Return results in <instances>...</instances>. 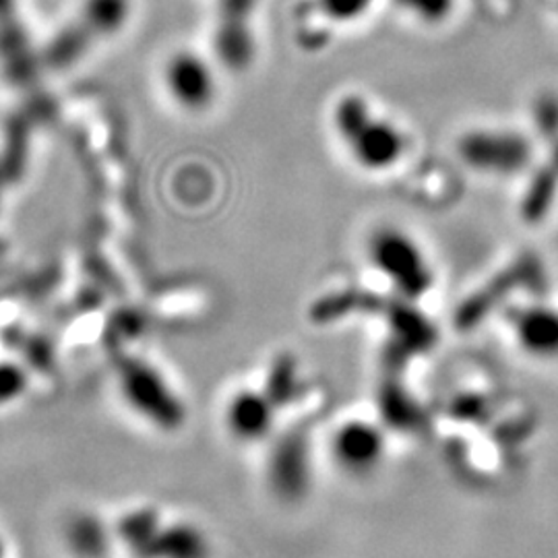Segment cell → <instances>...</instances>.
<instances>
[{
  "label": "cell",
  "instance_id": "obj_1",
  "mask_svg": "<svg viewBox=\"0 0 558 558\" xmlns=\"http://www.w3.org/2000/svg\"><path fill=\"white\" fill-rule=\"evenodd\" d=\"M333 126L350 160L366 172L391 170L405 154L403 131L356 94L336 104Z\"/></svg>",
  "mask_w": 558,
  "mask_h": 558
},
{
  "label": "cell",
  "instance_id": "obj_2",
  "mask_svg": "<svg viewBox=\"0 0 558 558\" xmlns=\"http://www.w3.org/2000/svg\"><path fill=\"white\" fill-rule=\"evenodd\" d=\"M168 96L186 112L207 110L218 94V81L209 62L189 50L172 54L163 69Z\"/></svg>",
  "mask_w": 558,
  "mask_h": 558
},
{
  "label": "cell",
  "instance_id": "obj_3",
  "mask_svg": "<svg viewBox=\"0 0 558 558\" xmlns=\"http://www.w3.org/2000/svg\"><path fill=\"white\" fill-rule=\"evenodd\" d=\"M527 145L509 133H476L463 143L461 156L480 170H518L525 160Z\"/></svg>",
  "mask_w": 558,
  "mask_h": 558
},
{
  "label": "cell",
  "instance_id": "obj_4",
  "mask_svg": "<svg viewBox=\"0 0 558 558\" xmlns=\"http://www.w3.org/2000/svg\"><path fill=\"white\" fill-rule=\"evenodd\" d=\"M122 387H124L126 399L145 416L156 420H168L170 416V408H172L170 399L163 391L160 379L154 375V371L140 364H131L124 371Z\"/></svg>",
  "mask_w": 558,
  "mask_h": 558
},
{
  "label": "cell",
  "instance_id": "obj_5",
  "mask_svg": "<svg viewBox=\"0 0 558 558\" xmlns=\"http://www.w3.org/2000/svg\"><path fill=\"white\" fill-rule=\"evenodd\" d=\"M129 17V0H87L85 21L98 34L119 32Z\"/></svg>",
  "mask_w": 558,
  "mask_h": 558
},
{
  "label": "cell",
  "instance_id": "obj_6",
  "mask_svg": "<svg viewBox=\"0 0 558 558\" xmlns=\"http://www.w3.org/2000/svg\"><path fill=\"white\" fill-rule=\"evenodd\" d=\"M71 544L81 557L100 558L108 548V536L96 519L81 518L71 527Z\"/></svg>",
  "mask_w": 558,
  "mask_h": 558
},
{
  "label": "cell",
  "instance_id": "obj_7",
  "mask_svg": "<svg viewBox=\"0 0 558 558\" xmlns=\"http://www.w3.org/2000/svg\"><path fill=\"white\" fill-rule=\"evenodd\" d=\"M120 536L137 553H143L147 546L154 548L158 538L156 518L151 513H131L120 525Z\"/></svg>",
  "mask_w": 558,
  "mask_h": 558
},
{
  "label": "cell",
  "instance_id": "obj_8",
  "mask_svg": "<svg viewBox=\"0 0 558 558\" xmlns=\"http://www.w3.org/2000/svg\"><path fill=\"white\" fill-rule=\"evenodd\" d=\"M405 4L422 20H439L449 9V0H405Z\"/></svg>",
  "mask_w": 558,
  "mask_h": 558
},
{
  "label": "cell",
  "instance_id": "obj_9",
  "mask_svg": "<svg viewBox=\"0 0 558 558\" xmlns=\"http://www.w3.org/2000/svg\"><path fill=\"white\" fill-rule=\"evenodd\" d=\"M2 555H4V550H2V544H0V558H2Z\"/></svg>",
  "mask_w": 558,
  "mask_h": 558
}]
</instances>
